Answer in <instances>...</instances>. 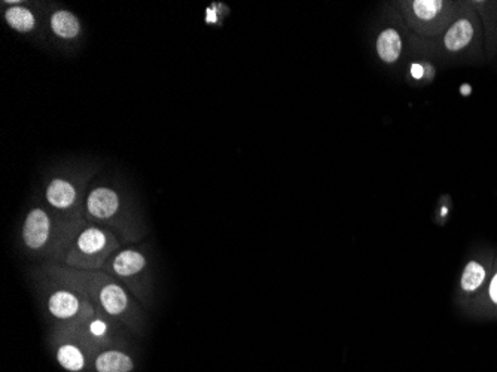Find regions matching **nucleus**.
<instances>
[{"instance_id": "f257e3e1", "label": "nucleus", "mask_w": 497, "mask_h": 372, "mask_svg": "<svg viewBox=\"0 0 497 372\" xmlns=\"http://www.w3.org/2000/svg\"><path fill=\"white\" fill-rule=\"evenodd\" d=\"M97 170L91 163L64 164L49 173L44 182L46 207L75 233L85 218L88 186Z\"/></svg>"}, {"instance_id": "f03ea898", "label": "nucleus", "mask_w": 497, "mask_h": 372, "mask_svg": "<svg viewBox=\"0 0 497 372\" xmlns=\"http://www.w3.org/2000/svg\"><path fill=\"white\" fill-rule=\"evenodd\" d=\"M53 274L57 278H63L67 285L78 290H85L102 308L103 313L115 319L130 320L136 316V307L128 296L127 290L116 280L96 274L93 271L54 268Z\"/></svg>"}, {"instance_id": "7ed1b4c3", "label": "nucleus", "mask_w": 497, "mask_h": 372, "mask_svg": "<svg viewBox=\"0 0 497 372\" xmlns=\"http://www.w3.org/2000/svg\"><path fill=\"white\" fill-rule=\"evenodd\" d=\"M118 245L112 231L89 224L79 228L72 236L63 254L64 263L75 269H98L105 267L107 259L116 252Z\"/></svg>"}, {"instance_id": "20e7f679", "label": "nucleus", "mask_w": 497, "mask_h": 372, "mask_svg": "<svg viewBox=\"0 0 497 372\" xmlns=\"http://www.w3.org/2000/svg\"><path fill=\"white\" fill-rule=\"evenodd\" d=\"M75 231L67 228L46 206H33L26 215L21 228L23 245L33 255L57 250L63 252Z\"/></svg>"}, {"instance_id": "39448f33", "label": "nucleus", "mask_w": 497, "mask_h": 372, "mask_svg": "<svg viewBox=\"0 0 497 372\" xmlns=\"http://www.w3.org/2000/svg\"><path fill=\"white\" fill-rule=\"evenodd\" d=\"M85 219L91 224L130 228L132 207L116 186L98 184L89 186L85 200Z\"/></svg>"}, {"instance_id": "423d86ee", "label": "nucleus", "mask_w": 497, "mask_h": 372, "mask_svg": "<svg viewBox=\"0 0 497 372\" xmlns=\"http://www.w3.org/2000/svg\"><path fill=\"white\" fill-rule=\"evenodd\" d=\"M44 28L54 42L64 49L76 46L84 37L82 21L71 9L63 6H51L44 12Z\"/></svg>"}, {"instance_id": "0eeeda50", "label": "nucleus", "mask_w": 497, "mask_h": 372, "mask_svg": "<svg viewBox=\"0 0 497 372\" xmlns=\"http://www.w3.org/2000/svg\"><path fill=\"white\" fill-rule=\"evenodd\" d=\"M75 290L76 289L71 285L54 287L46 298V308L49 315L60 321L84 319L93 307Z\"/></svg>"}, {"instance_id": "6e6552de", "label": "nucleus", "mask_w": 497, "mask_h": 372, "mask_svg": "<svg viewBox=\"0 0 497 372\" xmlns=\"http://www.w3.org/2000/svg\"><path fill=\"white\" fill-rule=\"evenodd\" d=\"M2 17L6 26L19 35H35L39 28H44L42 5L27 2H2Z\"/></svg>"}, {"instance_id": "1a4fd4ad", "label": "nucleus", "mask_w": 497, "mask_h": 372, "mask_svg": "<svg viewBox=\"0 0 497 372\" xmlns=\"http://www.w3.org/2000/svg\"><path fill=\"white\" fill-rule=\"evenodd\" d=\"M146 258L142 252L134 249H125L115 252L111 258L107 259L103 268H106L109 273L115 277L121 278L124 281H134L138 280L143 271L146 269Z\"/></svg>"}, {"instance_id": "9d476101", "label": "nucleus", "mask_w": 497, "mask_h": 372, "mask_svg": "<svg viewBox=\"0 0 497 372\" xmlns=\"http://www.w3.org/2000/svg\"><path fill=\"white\" fill-rule=\"evenodd\" d=\"M475 35L473 23L469 18H459L457 21L446 30L444 36V45L450 53H459L468 46Z\"/></svg>"}, {"instance_id": "9b49d317", "label": "nucleus", "mask_w": 497, "mask_h": 372, "mask_svg": "<svg viewBox=\"0 0 497 372\" xmlns=\"http://www.w3.org/2000/svg\"><path fill=\"white\" fill-rule=\"evenodd\" d=\"M134 364L133 359L118 350H107L96 359L97 372H130Z\"/></svg>"}, {"instance_id": "f8f14e48", "label": "nucleus", "mask_w": 497, "mask_h": 372, "mask_svg": "<svg viewBox=\"0 0 497 372\" xmlns=\"http://www.w3.org/2000/svg\"><path fill=\"white\" fill-rule=\"evenodd\" d=\"M401 36L393 28H387L377 40V51L386 63H395L401 55Z\"/></svg>"}, {"instance_id": "ddd939ff", "label": "nucleus", "mask_w": 497, "mask_h": 372, "mask_svg": "<svg viewBox=\"0 0 497 372\" xmlns=\"http://www.w3.org/2000/svg\"><path fill=\"white\" fill-rule=\"evenodd\" d=\"M57 360L64 369L72 372L81 371L85 366V357L82 350L73 344L60 346L57 350Z\"/></svg>"}, {"instance_id": "4468645a", "label": "nucleus", "mask_w": 497, "mask_h": 372, "mask_svg": "<svg viewBox=\"0 0 497 372\" xmlns=\"http://www.w3.org/2000/svg\"><path fill=\"white\" fill-rule=\"evenodd\" d=\"M485 280V269L478 263H469L464 268V273L462 276V287L466 292H473L478 289Z\"/></svg>"}, {"instance_id": "2eb2a0df", "label": "nucleus", "mask_w": 497, "mask_h": 372, "mask_svg": "<svg viewBox=\"0 0 497 372\" xmlns=\"http://www.w3.org/2000/svg\"><path fill=\"white\" fill-rule=\"evenodd\" d=\"M442 6L444 3L441 0H415L413 3L414 14L420 19H426V21L438 15L442 11Z\"/></svg>"}, {"instance_id": "dca6fc26", "label": "nucleus", "mask_w": 497, "mask_h": 372, "mask_svg": "<svg viewBox=\"0 0 497 372\" xmlns=\"http://www.w3.org/2000/svg\"><path fill=\"white\" fill-rule=\"evenodd\" d=\"M87 330L88 334L94 337V338H103L109 334V324L107 320L100 317V316H96V317H91L88 319L87 321Z\"/></svg>"}, {"instance_id": "f3484780", "label": "nucleus", "mask_w": 497, "mask_h": 372, "mask_svg": "<svg viewBox=\"0 0 497 372\" xmlns=\"http://www.w3.org/2000/svg\"><path fill=\"white\" fill-rule=\"evenodd\" d=\"M489 294H490V298L494 304H497V274L493 277L491 283H490V289H489Z\"/></svg>"}, {"instance_id": "a211bd4d", "label": "nucleus", "mask_w": 497, "mask_h": 372, "mask_svg": "<svg viewBox=\"0 0 497 372\" xmlns=\"http://www.w3.org/2000/svg\"><path fill=\"white\" fill-rule=\"evenodd\" d=\"M411 73H413V76H414V78L420 79V78L423 76V67H422L420 64H414V66H413V69H411Z\"/></svg>"}]
</instances>
